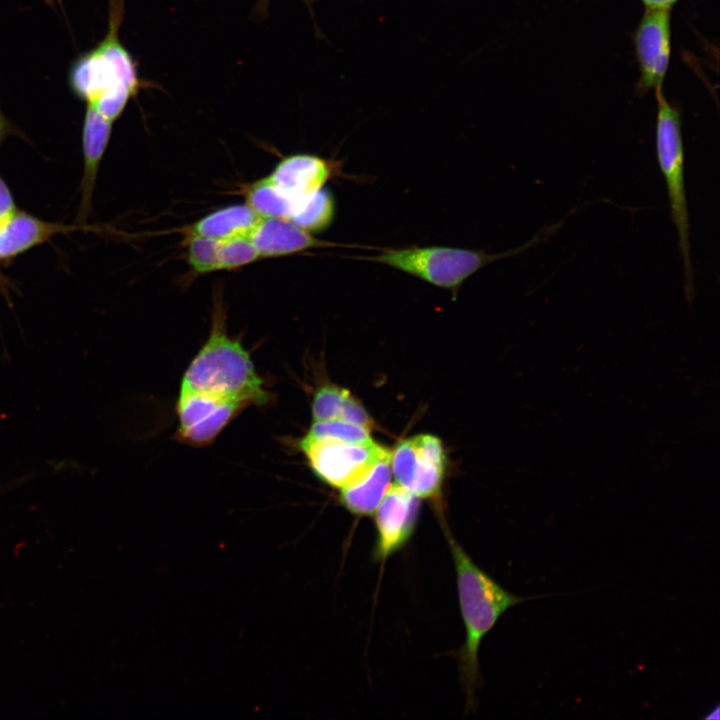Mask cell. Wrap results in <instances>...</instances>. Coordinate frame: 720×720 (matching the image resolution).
<instances>
[{
    "label": "cell",
    "instance_id": "17",
    "mask_svg": "<svg viewBox=\"0 0 720 720\" xmlns=\"http://www.w3.org/2000/svg\"><path fill=\"white\" fill-rule=\"evenodd\" d=\"M242 194L245 197V203L260 218L290 220L305 200H297L288 196L276 187L268 177L246 185Z\"/></svg>",
    "mask_w": 720,
    "mask_h": 720
},
{
    "label": "cell",
    "instance_id": "24",
    "mask_svg": "<svg viewBox=\"0 0 720 720\" xmlns=\"http://www.w3.org/2000/svg\"><path fill=\"white\" fill-rule=\"evenodd\" d=\"M678 0H642L646 8H667L671 9Z\"/></svg>",
    "mask_w": 720,
    "mask_h": 720
},
{
    "label": "cell",
    "instance_id": "26",
    "mask_svg": "<svg viewBox=\"0 0 720 720\" xmlns=\"http://www.w3.org/2000/svg\"><path fill=\"white\" fill-rule=\"evenodd\" d=\"M4 281H5V280H2V279H1V274H0V285H1Z\"/></svg>",
    "mask_w": 720,
    "mask_h": 720
},
{
    "label": "cell",
    "instance_id": "8",
    "mask_svg": "<svg viewBox=\"0 0 720 720\" xmlns=\"http://www.w3.org/2000/svg\"><path fill=\"white\" fill-rule=\"evenodd\" d=\"M246 407L231 398L180 388L177 437L193 446L207 445Z\"/></svg>",
    "mask_w": 720,
    "mask_h": 720
},
{
    "label": "cell",
    "instance_id": "18",
    "mask_svg": "<svg viewBox=\"0 0 720 720\" xmlns=\"http://www.w3.org/2000/svg\"><path fill=\"white\" fill-rule=\"evenodd\" d=\"M335 210L333 195L323 187L303 201L290 221L310 233L321 232L332 223Z\"/></svg>",
    "mask_w": 720,
    "mask_h": 720
},
{
    "label": "cell",
    "instance_id": "11",
    "mask_svg": "<svg viewBox=\"0 0 720 720\" xmlns=\"http://www.w3.org/2000/svg\"><path fill=\"white\" fill-rule=\"evenodd\" d=\"M88 224L68 225L43 220L20 207L0 217V265L35 248L57 234L95 230Z\"/></svg>",
    "mask_w": 720,
    "mask_h": 720
},
{
    "label": "cell",
    "instance_id": "21",
    "mask_svg": "<svg viewBox=\"0 0 720 720\" xmlns=\"http://www.w3.org/2000/svg\"><path fill=\"white\" fill-rule=\"evenodd\" d=\"M219 241L210 238L188 235L187 261L198 274L221 270L219 262Z\"/></svg>",
    "mask_w": 720,
    "mask_h": 720
},
{
    "label": "cell",
    "instance_id": "19",
    "mask_svg": "<svg viewBox=\"0 0 720 720\" xmlns=\"http://www.w3.org/2000/svg\"><path fill=\"white\" fill-rule=\"evenodd\" d=\"M371 430L340 419L313 421L306 435L348 444H364L373 441Z\"/></svg>",
    "mask_w": 720,
    "mask_h": 720
},
{
    "label": "cell",
    "instance_id": "16",
    "mask_svg": "<svg viewBox=\"0 0 720 720\" xmlns=\"http://www.w3.org/2000/svg\"><path fill=\"white\" fill-rule=\"evenodd\" d=\"M260 219L246 203L230 205L205 215L193 223L186 233L223 241L249 236Z\"/></svg>",
    "mask_w": 720,
    "mask_h": 720
},
{
    "label": "cell",
    "instance_id": "1",
    "mask_svg": "<svg viewBox=\"0 0 720 720\" xmlns=\"http://www.w3.org/2000/svg\"><path fill=\"white\" fill-rule=\"evenodd\" d=\"M444 533L455 565L459 606L465 627V642L459 655L460 668L467 697L471 698L480 678L478 651L482 639L510 607L533 597H518L505 590L473 562L446 527Z\"/></svg>",
    "mask_w": 720,
    "mask_h": 720
},
{
    "label": "cell",
    "instance_id": "13",
    "mask_svg": "<svg viewBox=\"0 0 720 720\" xmlns=\"http://www.w3.org/2000/svg\"><path fill=\"white\" fill-rule=\"evenodd\" d=\"M113 122L87 105L82 125L83 172L80 181L78 224H86L92 210L98 171L112 134Z\"/></svg>",
    "mask_w": 720,
    "mask_h": 720
},
{
    "label": "cell",
    "instance_id": "3",
    "mask_svg": "<svg viewBox=\"0 0 720 720\" xmlns=\"http://www.w3.org/2000/svg\"><path fill=\"white\" fill-rule=\"evenodd\" d=\"M181 388L224 396L246 406L263 405L270 399L249 353L227 334L224 312L218 306L208 339L186 369Z\"/></svg>",
    "mask_w": 720,
    "mask_h": 720
},
{
    "label": "cell",
    "instance_id": "9",
    "mask_svg": "<svg viewBox=\"0 0 720 720\" xmlns=\"http://www.w3.org/2000/svg\"><path fill=\"white\" fill-rule=\"evenodd\" d=\"M420 498L393 484L375 513L376 541L374 558L385 561L412 537L418 522Z\"/></svg>",
    "mask_w": 720,
    "mask_h": 720
},
{
    "label": "cell",
    "instance_id": "23",
    "mask_svg": "<svg viewBox=\"0 0 720 720\" xmlns=\"http://www.w3.org/2000/svg\"><path fill=\"white\" fill-rule=\"evenodd\" d=\"M12 135H19L18 129L6 118L0 109V148L3 142Z\"/></svg>",
    "mask_w": 720,
    "mask_h": 720
},
{
    "label": "cell",
    "instance_id": "10",
    "mask_svg": "<svg viewBox=\"0 0 720 720\" xmlns=\"http://www.w3.org/2000/svg\"><path fill=\"white\" fill-rule=\"evenodd\" d=\"M640 90L661 88L670 57V9L646 8L634 35Z\"/></svg>",
    "mask_w": 720,
    "mask_h": 720
},
{
    "label": "cell",
    "instance_id": "14",
    "mask_svg": "<svg viewBox=\"0 0 720 720\" xmlns=\"http://www.w3.org/2000/svg\"><path fill=\"white\" fill-rule=\"evenodd\" d=\"M260 257H277L302 252L311 248L338 246L323 241L282 218H261L249 234Z\"/></svg>",
    "mask_w": 720,
    "mask_h": 720
},
{
    "label": "cell",
    "instance_id": "25",
    "mask_svg": "<svg viewBox=\"0 0 720 720\" xmlns=\"http://www.w3.org/2000/svg\"><path fill=\"white\" fill-rule=\"evenodd\" d=\"M304 1H305L306 3L312 2V0H304ZM260 2L262 3V5H263V7H264V2H267V0H260Z\"/></svg>",
    "mask_w": 720,
    "mask_h": 720
},
{
    "label": "cell",
    "instance_id": "12",
    "mask_svg": "<svg viewBox=\"0 0 720 720\" xmlns=\"http://www.w3.org/2000/svg\"><path fill=\"white\" fill-rule=\"evenodd\" d=\"M337 161L311 154H294L282 159L268 175V179L288 196L303 200L340 174Z\"/></svg>",
    "mask_w": 720,
    "mask_h": 720
},
{
    "label": "cell",
    "instance_id": "20",
    "mask_svg": "<svg viewBox=\"0 0 720 720\" xmlns=\"http://www.w3.org/2000/svg\"><path fill=\"white\" fill-rule=\"evenodd\" d=\"M350 391L334 384L320 386L313 395V421L341 419Z\"/></svg>",
    "mask_w": 720,
    "mask_h": 720
},
{
    "label": "cell",
    "instance_id": "6",
    "mask_svg": "<svg viewBox=\"0 0 720 720\" xmlns=\"http://www.w3.org/2000/svg\"><path fill=\"white\" fill-rule=\"evenodd\" d=\"M314 474L327 485L343 489L361 480L391 451L371 441L348 444L305 435L299 441Z\"/></svg>",
    "mask_w": 720,
    "mask_h": 720
},
{
    "label": "cell",
    "instance_id": "22",
    "mask_svg": "<svg viewBox=\"0 0 720 720\" xmlns=\"http://www.w3.org/2000/svg\"><path fill=\"white\" fill-rule=\"evenodd\" d=\"M218 254L221 270L237 269L260 257L248 236L219 241Z\"/></svg>",
    "mask_w": 720,
    "mask_h": 720
},
{
    "label": "cell",
    "instance_id": "2",
    "mask_svg": "<svg viewBox=\"0 0 720 720\" xmlns=\"http://www.w3.org/2000/svg\"><path fill=\"white\" fill-rule=\"evenodd\" d=\"M122 0H113L103 41L79 58L69 74L73 93L114 122L140 88L136 64L118 37Z\"/></svg>",
    "mask_w": 720,
    "mask_h": 720
},
{
    "label": "cell",
    "instance_id": "7",
    "mask_svg": "<svg viewBox=\"0 0 720 720\" xmlns=\"http://www.w3.org/2000/svg\"><path fill=\"white\" fill-rule=\"evenodd\" d=\"M390 466L396 484L419 498H436L445 476L446 453L438 437L418 434L396 445Z\"/></svg>",
    "mask_w": 720,
    "mask_h": 720
},
{
    "label": "cell",
    "instance_id": "5",
    "mask_svg": "<svg viewBox=\"0 0 720 720\" xmlns=\"http://www.w3.org/2000/svg\"><path fill=\"white\" fill-rule=\"evenodd\" d=\"M657 90L656 156L663 175L670 215L678 234L683 263L684 290L687 300L694 297V275L690 249V221L684 181V145L681 114L671 105L662 89Z\"/></svg>",
    "mask_w": 720,
    "mask_h": 720
},
{
    "label": "cell",
    "instance_id": "4",
    "mask_svg": "<svg viewBox=\"0 0 720 720\" xmlns=\"http://www.w3.org/2000/svg\"><path fill=\"white\" fill-rule=\"evenodd\" d=\"M561 222L543 227L525 244L501 253L445 246H409L382 249L375 256L361 259L377 262L412 275L434 286L457 294L462 283L484 266L511 257L545 241L558 231Z\"/></svg>",
    "mask_w": 720,
    "mask_h": 720
},
{
    "label": "cell",
    "instance_id": "15",
    "mask_svg": "<svg viewBox=\"0 0 720 720\" xmlns=\"http://www.w3.org/2000/svg\"><path fill=\"white\" fill-rule=\"evenodd\" d=\"M391 453L379 460L358 482L340 489V503L357 516L373 514L392 487Z\"/></svg>",
    "mask_w": 720,
    "mask_h": 720
}]
</instances>
